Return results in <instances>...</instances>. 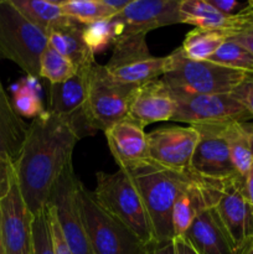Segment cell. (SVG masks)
I'll return each mask as SVG.
<instances>
[{"mask_svg":"<svg viewBox=\"0 0 253 254\" xmlns=\"http://www.w3.org/2000/svg\"><path fill=\"white\" fill-rule=\"evenodd\" d=\"M146 254H176L175 246H174L173 241L161 243V245L151 246V247H149Z\"/></svg>","mask_w":253,"mask_h":254,"instance_id":"38","label":"cell"},{"mask_svg":"<svg viewBox=\"0 0 253 254\" xmlns=\"http://www.w3.org/2000/svg\"><path fill=\"white\" fill-rule=\"evenodd\" d=\"M173 242L174 246H175L176 254H197L196 251L189 245V242L184 237L174 238Z\"/></svg>","mask_w":253,"mask_h":254,"instance_id":"40","label":"cell"},{"mask_svg":"<svg viewBox=\"0 0 253 254\" xmlns=\"http://www.w3.org/2000/svg\"><path fill=\"white\" fill-rule=\"evenodd\" d=\"M77 197L93 254H146L148 246L121 221L106 212L81 181Z\"/></svg>","mask_w":253,"mask_h":254,"instance_id":"5","label":"cell"},{"mask_svg":"<svg viewBox=\"0 0 253 254\" xmlns=\"http://www.w3.org/2000/svg\"><path fill=\"white\" fill-rule=\"evenodd\" d=\"M11 104L21 118L25 117L34 119L46 111L40 97L39 82L35 77L25 76L20 79L11 86Z\"/></svg>","mask_w":253,"mask_h":254,"instance_id":"27","label":"cell"},{"mask_svg":"<svg viewBox=\"0 0 253 254\" xmlns=\"http://www.w3.org/2000/svg\"><path fill=\"white\" fill-rule=\"evenodd\" d=\"M230 39L236 41L237 44L245 46L246 49L250 50L253 54V25L252 26L241 30V31L236 32V34L231 35Z\"/></svg>","mask_w":253,"mask_h":254,"instance_id":"37","label":"cell"},{"mask_svg":"<svg viewBox=\"0 0 253 254\" xmlns=\"http://www.w3.org/2000/svg\"><path fill=\"white\" fill-rule=\"evenodd\" d=\"M138 87L116 79L104 64L94 62L89 67L87 109L96 133L106 131L118 122L128 118L131 99Z\"/></svg>","mask_w":253,"mask_h":254,"instance_id":"7","label":"cell"},{"mask_svg":"<svg viewBox=\"0 0 253 254\" xmlns=\"http://www.w3.org/2000/svg\"><path fill=\"white\" fill-rule=\"evenodd\" d=\"M77 67L67 57L47 45L40 59V77L49 81V83L57 84L71 79L77 73Z\"/></svg>","mask_w":253,"mask_h":254,"instance_id":"30","label":"cell"},{"mask_svg":"<svg viewBox=\"0 0 253 254\" xmlns=\"http://www.w3.org/2000/svg\"><path fill=\"white\" fill-rule=\"evenodd\" d=\"M16 9L27 20L49 35L54 30L62 29L73 22L62 11L59 1L49 0H11Z\"/></svg>","mask_w":253,"mask_h":254,"instance_id":"24","label":"cell"},{"mask_svg":"<svg viewBox=\"0 0 253 254\" xmlns=\"http://www.w3.org/2000/svg\"><path fill=\"white\" fill-rule=\"evenodd\" d=\"M227 124L191 126L198 131V141L191 161V173L212 181H226L238 175L231 161L226 140Z\"/></svg>","mask_w":253,"mask_h":254,"instance_id":"13","label":"cell"},{"mask_svg":"<svg viewBox=\"0 0 253 254\" xmlns=\"http://www.w3.org/2000/svg\"><path fill=\"white\" fill-rule=\"evenodd\" d=\"M233 96L245 106L253 118V74H250L235 91Z\"/></svg>","mask_w":253,"mask_h":254,"instance_id":"35","label":"cell"},{"mask_svg":"<svg viewBox=\"0 0 253 254\" xmlns=\"http://www.w3.org/2000/svg\"><path fill=\"white\" fill-rule=\"evenodd\" d=\"M245 178L235 175L227 179L215 210L225 226L233 245L241 252L253 238V206L243 190Z\"/></svg>","mask_w":253,"mask_h":254,"instance_id":"14","label":"cell"},{"mask_svg":"<svg viewBox=\"0 0 253 254\" xmlns=\"http://www.w3.org/2000/svg\"><path fill=\"white\" fill-rule=\"evenodd\" d=\"M59 4L67 17L81 25L114 16V12L104 5L103 0H63Z\"/></svg>","mask_w":253,"mask_h":254,"instance_id":"28","label":"cell"},{"mask_svg":"<svg viewBox=\"0 0 253 254\" xmlns=\"http://www.w3.org/2000/svg\"><path fill=\"white\" fill-rule=\"evenodd\" d=\"M131 0H103L104 5L114 12V16L123 11Z\"/></svg>","mask_w":253,"mask_h":254,"instance_id":"41","label":"cell"},{"mask_svg":"<svg viewBox=\"0 0 253 254\" xmlns=\"http://www.w3.org/2000/svg\"><path fill=\"white\" fill-rule=\"evenodd\" d=\"M78 184L79 179L74 174L71 163L60 176L50 205L54 207L61 232L71 253L93 254L79 212L77 197Z\"/></svg>","mask_w":253,"mask_h":254,"instance_id":"10","label":"cell"},{"mask_svg":"<svg viewBox=\"0 0 253 254\" xmlns=\"http://www.w3.org/2000/svg\"><path fill=\"white\" fill-rule=\"evenodd\" d=\"M32 220L15 178L9 193L0 201V232L6 254H32Z\"/></svg>","mask_w":253,"mask_h":254,"instance_id":"15","label":"cell"},{"mask_svg":"<svg viewBox=\"0 0 253 254\" xmlns=\"http://www.w3.org/2000/svg\"><path fill=\"white\" fill-rule=\"evenodd\" d=\"M126 171L138 186L153 226L156 245L173 241L174 205L184 189L197 175L175 173L151 161Z\"/></svg>","mask_w":253,"mask_h":254,"instance_id":"2","label":"cell"},{"mask_svg":"<svg viewBox=\"0 0 253 254\" xmlns=\"http://www.w3.org/2000/svg\"><path fill=\"white\" fill-rule=\"evenodd\" d=\"M175 111L173 91L163 79L158 78L138 87L131 99L128 117L145 128L149 124L171 121Z\"/></svg>","mask_w":253,"mask_h":254,"instance_id":"19","label":"cell"},{"mask_svg":"<svg viewBox=\"0 0 253 254\" xmlns=\"http://www.w3.org/2000/svg\"><path fill=\"white\" fill-rule=\"evenodd\" d=\"M49 210V218H50V226H51V233H52V242H54V252L55 254H72L69 251L68 246H67L66 241H64L63 235L60 228L59 221H57L56 213H55L54 207L51 205L47 206Z\"/></svg>","mask_w":253,"mask_h":254,"instance_id":"34","label":"cell"},{"mask_svg":"<svg viewBox=\"0 0 253 254\" xmlns=\"http://www.w3.org/2000/svg\"><path fill=\"white\" fill-rule=\"evenodd\" d=\"M225 181H212L196 176L179 195L173 210L174 238L183 237L192 221L207 208L215 207Z\"/></svg>","mask_w":253,"mask_h":254,"instance_id":"17","label":"cell"},{"mask_svg":"<svg viewBox=\"0 0 253 254\" xmlns=\"http://www.w3.org/2000/svg\"><path fill=\"white\" fill-rule=\"evenodd\" d=\"M149 160L179 174L191 173V161L198 141L195 127H161L146 134Z\"/></svg>","mask_w":253,"mask_h":254,"instance_id":"11","label":"cell"},{"mask_svg":"<svg viewBox=\"0 0 253 254\" xmlns=\"http://www.w3.org/2000/svg\"><path fill=\"white\" fill-rule=\"evenodd\" d=\"M173 93L176 102V111L171 119L174 122L202 126L250 122L253 119L232 93L191 94L178 91H173Z\"/></svg>","mask_w":253,"mask_h":254,"instance_id":"9","label":"cell"},{"mask_svg":"<svg viewBox=\"0 0 253 254\" xmlns=\"http://www.w3.org/2000/svg\"><path fill=\"white\" fill-rule=\"evenodd\" d=\"M145 36V34L123 32L114 39L111 60L104 64L114 78L126 84L141 86L161 78L170 71L171 54L164 57L153 56Z\"/></svg>","mask_w":253,"mask_h":254,"instance_id":"8","label":"cell"},{"mask_svg":"<svg viewBox=\"0 0 253 254\" xmlns=\"http://www.w3.org/2000/svg\"><path fill=\"white\" fill-rule=\"evenodd\" d=\"M173 66L161 77L173 91L191 94L232 93L250 74L211 61L186 59L180 47L171 52Z\"/></svg>","mask_w":253,"mask_h":254,"instance_id":"6","label":"cell"},{"mask_svg":"<svg viewBox=\"0 0 253 254\" xmlns=\"http://www.w3.org/2000/svg\"><path fill=\"white\" fill-rule=\"evenodd\" d=\"M227 39L228 35L218 30L193 29L186 34L180 49L186 59L208 61Z\"/></svg>","mask_w":253,"mask_h":254,"instance_id":"26","label":"cell"},{"mask_svg":"<svg viewBox=\"0 0 253 254\" xmlns=\"http://www.w3.org/2000/svg\"><path fill=\"white\" fill-rule=\"evenodd\" d=\"M208 61L227 68L253 74V54L231 39L226 40Z\"/></svg>","mask_w":253,"mask_h":254,"instance_id":"31","label":"cell"},{"mask_svg":"<svg viewBox=\"0 0 253 254\" xmlns=\"http://www.w3.org/2000/svg\"><path fill=\"white\" fill-rule=\"evenodd\" d=\"M180 1L181 0H131L128 6L113 16V19L123 25V32L146 35L159 27L183 24Z\"/></svg>","mask_w":253,"mask_h":254,"instance_id":"16","label":"cell"},{"mask_svg":"<svg viewBox=\"0 0 253 254\" xmlns=\"http://www.w3.org/2000/svg\"><path fill=\"white\" fill-rule=\"evenodd\" d=\"M98 205L121 221L148 247L156 245L153 226L138 186L126 170L96 174V189L92 191Z\"/></svg>","mask_w":253,"mask_h":254,"instance_id":"3","label":"cell"},{"mask_svg":"<svg viewBox=\"0 0 253 254\" xmlns=\"http://www.w3.org/2000/svg\"><path fill=\"white\" fill-rule=\"evenodd\" d=\"M83 27L84 25L73 21L68 26L54 30L47 35L49 46L71 60L77 69L86 68L96 62L94 55L89 51L82 37Z\"/></svg>","mask_w":253,"mask_h":254,"instance_id":"23","label":"cell"},{"mask_svg":"<svg viewBox=\"0 0 253 254\" xmlns=\"http://www.w3.org/2000/svg\"><path fill=\"white\" fill-rule=\"evenodd\" d=\"M208 4L212 5L216 10H218L222 14L233 16L242 11L245 7H247V4L237 1V0H207Z\"/></svg>","mask_w":253,"mask_h":254,"instance_id":"36","label":"cell"},{"mask_svg":"<svg viewBox=\"0 0 253 254\" xmlns=\"http://www.w3.org/2000/svg\"><path fill=\"white\" fill-rule=\"evenodd\" d=\"M243 190H245V195L246 197H247L248 202L253 206V164L245 176V181H243Z\"/></svg>","mask_w":253,"mask_h":254,"instance_id":"39","label":"cell"},{"mask_svg":"<svg viewBox=\"0 0 253 254\" xmlns=\"http://www.w3.org/2000/svg\"><path fill=\"white\" fill-rule=\"evenodd\" d=\"M32 254H55L47 208L32 220Z\"/></svg>","mask_w":253,"mask_h":254,"instance_id":"32","label":"cell"},{"mask_svg":"<svg viewBox=\"0 0 253 254\" xmlns=\"http://www.w3.org/2000/svg\"><path fill=\"white\" fill-rule=\"evenodd\" d=\"M225 133L233 168L245 178L253 164V122L228 123Z\"/></svg>","mask_w":253,"mask_h":254,"instance_id":"25","label":"cell"},{"mask_svg":"<svg viewBox=\"0 0 253 254\" xmlns=\"http://www.w3.org/2000/svg\"><path fill=\"white\" fill-rule=\"evenodd\" d=\"M0 254H6V252H5V247H4V243H2V238H1V232H0Z\"/></svg>","mask_w":253,"mask_h":254,"instance_id":"43","label":"cell"},{"mask_svg":"<svg viewBox=\"0 0 253 254\" xmlns=\"http://www.w3.org/2000/svg\"><path fill=\"white\" fill-rule=\"evenodd\" d=\"M240 254H253V238L241 250Z\"/></svg>","mask_w":253,"mask_h":254,"instance_id":"42","label":"cell"},{"mask_svg":"<svg viewBox=\"0 0 253 254\" xmlns=\"http://www.w3.org/2000/svg\"><path fill=\"white\" fill-rule=\"evenodd\" d=\"M109 150L119 169L130 170L148 163V139L144 127L126 118L104 131Z\"/></svg>","mask_w":253,"mask_h":254,"instance_id":"18","label":"cell"},{"mask_svg":"<svg viewBox=\"0 0 253 254\" xmlns=\"http://www.w3.org/2000/svg\"><path fill=\"white\" fill-rule=\"evenodd\" d=\"M47 34L27 20L11 0H0V59L9 60L26 76L40 78V59Z\"/></svg>","mask_w":253,"mask_h":254,"instance_id":"4","label":"cell"},{"mask_svg":"<svg viewBox=\"0 0 253 254\" xmlns=\"http://www.w3.org/2000/svg\"><path fill=\"white\" fill-rule=\"evenodd\" d=\"M123 30V25L112 17V19L99 20L89 25H84L82 37L89 51L96 56V54L113 45L114 39L119 36Z\"/></svg>","mask_w":253,"mask_h":254,"instance_id":"29","label":"cell"},{"mask_svg":"<svg viewBox=\"0 0 253 254\" xmlns=\"http://www.w3.org/2000/svg\"><path fill=\"white\" fill-rule=\"evenodd\" d=\"M180 15L183 24L193 25L196 29L223 31L228 39L231 35L253 25V6L250 1L240 14L228 16L216 10L207 0H181Z\"/></svg>","mask_w":253,"mask_h":254,"instance_id":"20","label":"cell"},{"mask_svg":"<svg viewBox=\"0 0 253 254\" xmlns=\"http://www.w3.org/2000/svg\"><path fill=\"white\" fill-rule=\"evenodd\" d=\"M91 66L78 69L68 81L57 84L49 83L47 111L66 121L79 139L96 134L87 109V78Z\"/></svg>","mask_w":253,"mask_h":254,"instance_id":"12","label":"cell"},{"mask_svg":"<svg viewBox=\"0 0 253 254\" xmlns=\"http://www.w3.org/2000/svg\"><path fill=\"white\" fill-rule=\"evenodd\" d=\"M27 130L29 124L15 112L0 81V153L15 163L25 143Z\"/></svg>","mask_w":253,"mask_h":254,"instance_id":"22","label":"cell"},{"mask_svg":"<svg viewBox=\"0 0 253 254\" xmlns=\"http://www.w3.org/2000/svg\"><path fill=\"white\" fill-rule=\"evenodd\" d=\"M183 237L197 254H240L215 207L202 211Z\"/></svg>","mask_w":253,"mask_h":254,"instance_id":"21","label":"cell"},{"mask_svg":"<svg viewBox=\"0 0 253 254\" xmlns=\"http://www.w3.org/2000/svg\"><path fill=\"white\" fill-rule=\"evenodd\" d=\"M79 136L60 117L45 111L29 124L26 139L14 163L17 188L32 216L46 210Z\"/></svg>","mask_w":253,"mask_h":254,"instance_id":"1","label":"cell"},{"mask_svg":"<svg viewBox=\"0 0 253 254\" xmlns=\"http://www.w3.org/2000/svg\"><path fill=\"white\" fill-rule=\"evenodd\" d=\"M14 181V161L5 154L0 153V201L9 193Z\"/></svg>","mask_w":253,"mask_h":254,"instance_id":"33","label":"cell"}]
</instances>
